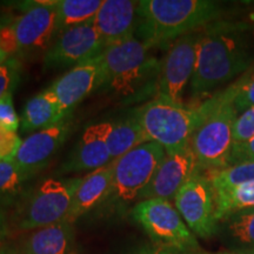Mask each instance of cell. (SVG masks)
I'll return each instance as SVG.
<instances>
[{
  "instance_id": "cell-11",
  "label": "cell",
  "mask_w": 254,
  "mask_h": 254,
  "mask_svg": "<svg viewBox=\"0 0 254 254\" xmlns=\"http://www.w3.org/2000/svg\"><path fill=\"white\" fill-rule=\"evenodd\" d=\"M105 50L93 21L69 27L60 33L44 57L45 68L73 67Z\"/></svg>"
},
{
  "instance_id": "cell-28",
  "label": "cell",
  "mask_w": 254,
  "mask_h": 254,
  "mask_svg": "<svg viewBox=\"0 0 254 254\" xmlns=\"http://www.w3.org/2000/svg\"><path fill=\"white\" fill-rule=\"evenodd\" d=\"M20 74V64L14 57L8 58L0 65V99L13 93Z\"/></svg>"
},
{
  "instance_id": "cell-2",
  "label": "cell",
  "mask_w": 254,
  "mask_h": 254,
  "mask_svg": "<svg viewBox=\"0 0 254 254\" xmlns=\"http://www.w3.org/2000/svg\"><path fill=\"white\" fill-rule=\"evenodd\" d=\"M222 17L224 6L212 0H140L136 31L139 39L152 49L167 47Z\"/></svg>"
},
{
  "instance_id": "cell-13",
  "label": "cell",
  "mask_w": 254,
  "mask_h": 254,
  "mask_svg": "<svg viewBox=\"0 0 254 254\" xmlns=\"http://www.w3.org/2000/svg\"><path fill=\"white\" fill-rule=\"evenodd\" d=\"M198 172L200 171L190 146L166 152L150 184L139 196V201L153 198L172 201L178 190Z\"/></svg>"
},
{
  "instance_id": "cell-20",
  "label": "cell",
  "mask_w": 254,
  "mask_h": 254,
  "mask_svg": "<svg viewBox=\"0 0 254 254\" xmlns=\"http://www.w3.org/2000/svg\"><path fill=\"white\" fill-rule=\"evenodd\" d=\"M67 112L51 92L44 90L25 104L21 112V128L26 133H36L51 128L67 118Z\"/></svg>"
},
{
  "instance_id": "cell-15",
  "label": "cell",
  "mask_w": 254,
  "mask_h": 254,
  "mask_svg": "<svg viewBox=\"0 0 254 254\" xmlns=\"http://www.w3.org/2000/svg\"><path fill=\"white\" fill-rule=\"evenodd\" d=\"M138 5L134 0H103L93 25L104 47L135 37L138 27Z\"/></svg>"
},
{
  "instance_id": "cell-33",
  "label": "cell",
  "mask_w": 254,
  "mask_h": 254,
  "mask_svg": "<svg viewBox=\"0 0 254 254\" xmlns=\"http://www.w3.org/2000/svg\"><path fill=\"white\" fill-rule=\"evenodd\" d=\"M249 161H254V136L249 141L243 142V144L233 145L230 160H228V166L241 163H249Z\"/></svg>"
},
{
  "instance_id": "cell-34",
  "label": "cell",
  "mask_w": 254,
  "mask_h": 254,
  "mask_svg": "<svg viewBox=\"0 0 254 254\" xmlns=\"http://www.w3.org/2000/svg\"><path fill=\"white\" fill-rule=\"evenodd\" d=\"M9 227L7 217H6L4 206L0 205V240H2L8 234Z\"/></svg>"
},
{
  "instance_id": "cell-30",
  "label": "cell",
  "mask_w": 254,
  "mask_h": 254,
  "mask_svg": "<svg viewBox=\"0 0 254 254\" xmlns=\"http://www.w3.org/2000/svg\"><path fill=\"white\" fill-rule=\"evenodd\" d=\"M12 94L13 93H8L0 99V127L8 132L17 133L20 127V117L14 110Z\"/></svg>"
},
{
  "instance_id": "cell-19",
  "label": "cell",
  "mask_w": 254,
  "mask_h": 254,
  "mask_svg": "<svg viewBox=\"0 0 254 254\" xmlns=\"http://www.w3.org/2000/svg\"><path fill=\"white\" fill-rule=\"evenodd\" d=\"M21 254H77L73 224L62 221L31 231L24 240Z\"/></svg>"
},
{
  "instance_id": "cell-10",
  "label": "cell",
  "mask_w": 254,
  "mask_h": 254,
  "mask_svg": "<svg viewBox=\"0 0 254 254\" xmlns=\"http://www.w3.org/2000/svg\"><path fill=\"white\" fill-rule=\"evenodd\" d=\"M185 224L195 237L211 238L218 231L213 187L202 172L194 174L173 199Z\"/></svg>"
},
{
  "instance_id": "cell-1",
  "label": "cell",
  "mask_w": 254,
  "mask_h": 254,
  "mask_svg": "<svg viewBox=\"0 0 254 254\" xmlns=\"http://www.w3.org/2000/svg\"><path fill=\"white\" fill-rule=\"evenodd\" d=\"M254 66V24L220 20L200 31L190 93L204 97Z\"/></svg>"
},
{
  "instance_id": "cell-35",
  "label": "cell",
  "mask_w": 254,
  "mask_h": 254,
  "mask_svg": "<svg viewBox=\"0 0 254 254\" xmlns=\"http://www.w3.org/2000/svg\"><path fill=\"white\" fill-rule=\"evenodd\" d=\"M166 252V249H163V247H158V246H147L144 247V249L138 250L136 252L132 253V254H165Z\"/></svg>"
},
{
  "instance_id": "cell-32",
  "label": "cell",
  "mask_w": 254,
  "mask_h": 254,
  "mask_svg": "<svg viewBox=\"0 0 254 254\" xmlns=\"http://www.w3.org/2000/svg\"><path fill=\"white\" fill-rule=\"evenodd\" d=\"M20 144L21 139L18 133L8 132L0 127V160L13 158Z\"/></svg>"
},
{
  "instance_id": "cell-12",
  "label": "cell",
  "mask_w": 254,
  "mask_h": 254,
  "mask_svg": "<svg viewBox=\"0 0 254 254\" xmlns=\"http://www.w3.org/2000/svg\"><path fill=\"white\" fill-rule=\"evenodd\" d=\"M19 52H33L51 46L58 27V11L55 1H34L12 20Z\"/></svg>"
},
{
  "instance_id": "cell-3",
  "label": "cell",
  "mask_w": 254,
  "mask_h": 254,
  "mask_svg": "<svg viewBox=\"0 0 254 254\" xmlns=\"http://www.w3.org/2000/svg\"><path fill=\"white\" fill-rule=\"evenodd\" d=\"M218 99L219 92L201 104L186 106L155 95L135 110L134 117L148 140L163 146L166 152H172L190 146L192 135L214 109Z\"/></svg>"
},
{
  "instance_id": "cell-21",
  "label": "cell",
  "mask_w": 254,
  "mask_h": 254,
  "mask_svg": "<svg viewBox=\"0 0 254 254\" xmlns=\"http://www.w3.org/2000/svg\"><path fill=\"white\" fill-rule=\"evenodd\" d=\"M227 252L254 254V207L239 209L218 222V231Z\"/></svg>"
},
{
  "instance_id": "cell-38",
  "label": "cell",
  "mask_w": 254,
  "mask_h": 254,
  "mask_svg": "<svg viewBox=\"0 0 254 254\" xmlns=\"http://www.w3.org/2000/svg\"><path fill=\"white\" fill-rule=\"evenodd\" d=\"M246 5H249L250 6V8L252 9V15H251V17H252V19H253V21H251V23H253L254 24V1H250V2H245Z\"/></svg>"
},
{
  "instance_id": "cell-24",
  "label": "cell",
  "mask_w": 254,
  "mask_h": 254,
  "mask_svg": "<svg viewBox=\"0 0 254 254\" xmlns=\"http://www.w3.org/2000/svg\"><path fill=\"white\" fill-rule=\"evenodd\" d=\"M204 174L207 177L214 192L239 189L254 183V161L231 165Z\"/></svg>"
},
{
  "instance_id": "cell-23",
  "label": "cell",
  "mask_w": 254,
  "mask_h": 254,
  "mask_svg": "<svg viewBox=\"0 0 254 254\" xmlns=\"http://www.w3.org/2000/svg\"><path fill=\"white\" fill-rule=\"evenodd\" d=\"M103 0H57L59 32L93 21Z\"/></svg>"
},
{
  "instance_id": "cell-27",
  "label": "cell",
  "mask_w": 254,
  "mask_h": 254,
  "mask_svg": "<svg viewBox=\"0 0 254 254\" xmlns=\"http://www.w3.org/2000/svg\"><path fill=\"white\" fill-rule=\"evenodd\" d=\"M233 104L239 112L254 106V66L233 82Z\"/></svg>"
},
{
  "instance_id": "cell-25",
  "label": "cell",
  "mask_w": 254,
  "mask_h": 254,
  "mask_svg": "<svg viewBox=\"0 0 254 254\" xmlns=\"http://www.w3.org/2000/svg\"><path fill=\"white\" fill-rule=\"evenodd\" d=\"M215 215L218 222L239 209L254 207V183L222 192H214Z\"/></svg>"
},
{
  "instance_id": "cell-17",
  "label": "cell",
  "mask_w": 254,
  "mask_h": 254,
  "mask_svg": "<svg viewBox=\"0 0 254 254\" xmlns=\"http://www.w3.org/2000/svg\"><path fill=\"white\" fill-rule=\"evenodd\" d=\"M101 66V53L73 66L68 72L47 87L62 105L64 111L69 113L73 107L97 90Z\"/></svg>"
},
{
  "instance_id": "cell-31",
  "label": "cell",
  "mask_w": 254,
  "mask_h": 254,
  "mask_svg": "<svg viewBox=\"0 0 254 254\" xmlns=\"http://www.w3.org/2000/svg\"><path fill=\"white\" fill-rule=\"evenodd\" d=\"M0 51H2L8 58H12L15 56V53L19 52L12 21L0 24Z\"/></svg>"
},
{
  "instance_id": "cell-16",
  "label": "cell",
  "mask_w": 254,
  "mask_h": 254,
  "mask_svg": "<svg viewBox=\"0 0 254 254\" xmlns=\"http://www.w3.org/2000/svg\"><path fill=\"white\" fill-rule=\"evenodd\" d=\"M109 123H99L85 129L74 150L60 167L59 173H80L95 171L113 161L107 144Z\"/></svg>"
},
{
  "instance_id": "cell-39",
  "label": "cell",
  "mask_w": 254,
  "mask_h": 254,
  "mask_svg": "<svg viewBox=\"0 0 254 254\" xmlns=\"http://www.w3.org/2000/svg\"><path fill=\"white\" fill-rule=\"evenodd\" d=\"M7 59H8V57L6 56L2 51H0V65H1L2 63H5Z\"/></svg>"
},
{
  "instance_id": "cell-26",
  "label": "cell",
  "mask_w": 254,
  "mask_h": 254,
  "mask_svg": "<svg viewBox=\"0 0 254 254\" xmlns=\"http://www.w3.org/2000/svg\"><path fill=\"white\" fill-rule=\"evenodd\" d=\"M28 178L30 176L25 173L12 158L0 160V205L5 207L14 201Z\"/></svg>"
},
{
  "instance_id": "cell-36",
  "label": "cell",
  "mask_w": 254,
  "mask_h": 254,
  "mask_svg": "<svg viewBox=\"0 0 254 254\" xmlns=\"http://www.w3.org/2000/svg\"><path fill=\"white\" fill-rule=\"evenodd\" d=\"M165 254H209L201 249H190V250H168L166 249Z\"/></svg>"
},
{
  "instance_id": "cell-29",
  "label": "cell",
  "mask_w": 254,
  "mask_h": 254,
  "mask_svg": "<svg viewBox=\"0 0 254 254\" xmlns=\"http://www.w3.org/2000/svg\"><path fill=\"white\" fill-rule=\"evenodd\" d=\"M254 136V106L241 112L233 126V145L249 141Z\"/></svg>"
},
{
  "instance_id": "cell-4",
  "label": "cell",
  "mask_w": 254,
  "mask_h": 254,
  "mask_svg": "<svg viewBox=\"0 0 254 254\" xmlns=\"http://www.w3.org/2000/svg\"><path fill=\"white\" fill-rule=\"evenodd\" d=\"M152 47L132 37L106 47L101 52V66L97 90H109L128 97L141 91L152 81L158 82V62L151 55Z\"/></svg>"
},
{
  "instance_id": "cell-40",
  "label": "cell",
  "mask_w": 254,
  "mask_h": 254,
  "mask_svg": "<svg viewBox=\"0 0 254 254\" xmlns=\"http://www.w3.org/2000/svg\"><path fill=\"white\" fill-rule=\"evenodd\" d=\"M219 254H236V253H232V252H227V251H225V252H221Z\"/></svg>"
},
{
  "instance_id": "cell-5",
  "label": "cell",
  "mask_w": 254,
  "mask_h": 254,
  "mask_svg": "<svg viewBox=\"0 0 254 254\" xmlns=\"http://www.w3.org/2000/svg\"><path fill=\"white\" fill-rule=\"evenodd\" d=\"M233 84L219 92V99L194 134L190 146L194 152L200 172L221 170L228 166L233 147V126L238 111L233 104Z\"/></svg>"
},
{
  "instance_id": "cell-14",
  "label": "cell",
  "mask_w": 254,
  "mask_h": 254,
  "mask_svg": "<svg viewBox=\"0 0 254 254\" xmlns=\"http://www.w3.org/2000/svg\"><path fill=\"white\" fill-rule=\"evenodd\" d=\"M72 126L69 120L65 119L51 128L32 133L21 140L17 153L12 158L25 173L33 176L46 166L64 142L67 140Z\"/></svg>"
},
{
  "instance_id": "cell-6",
  "label": "cell",
  "mask_w": 254,
  "mask_h": 254,
  "mask_svg": "<svg viewBox=\"0 0 254 254\" xmlns=\"http://www.w3.org/2000/svg\"><path fill=\"white\" fill-rule=\"evenodd\" d=\"M81 179H46L18 202L12 224L18 231L31 232L65 221Z\"/></svg>"
},
{
  "instance_id": "cell-18",
  "label": "cell",
  "mask_w": 254,
  "mask_h": 254,
  "mask_svg": "<svg viewBox=\"0 0 254 254\" xmlns=\"http://www.w3.org/2000/svg\"><path fill=\"white\" fill-rule=\"evenodd\" d=\"M112 177V163L82 177L81 183L73 195L66 221L74 224L79 218L109 198Z\"/></svg>"
},
{
  "instance_id": "cell-37",
  "label": "cell",
  "mask_w": 254,
  "mask_h": 254,
  "mask_svg": "<svg viewBox=\"0 0 254 254\" xmlns=\"http://www.w3.org/2000/svg\"><path fill=\"white\" fill-rule=\"evenodd\" d=\"M0 254H21V253L20 251L11 249V247L8 246H1L0 247Z\"/></svg>"
},
{
  "instance_id": "cell-9",
  "label": "cell",
  "mask_w": 254,
  "mask_h": 254,
  "mask_svg": "<svg viewBox=\"0 0 254 254\" xmlns=\"http://www.w3.org/2000/svg\"><path fill=\"white\" fill-rule=\"evenodd\" d=\"M200 31L178 38L167 46L159 67L157 95L184 104V92L195 69Z\"/></svg>"
},
{
  "instance_id": "cell-22",
  "label": "cell",
  "mask_w": 254,
  "mask_h": 254,
  "mask_svg": "<svg viewBox=\"0 0 254 254\" xmlns=\"http://www.w3.org/2000/svg\"><path fill=\"white\" fill-rule=\"evenodd\" d=\"M148 141L147 135L134 116L123 122L109 123L107 144L113 160Z\"/></svg>"
},
{
  "instance_id": "cell-7",
  "label": "cell",
  "mask_w": 254,
  "mask_h": 254,
  "mask_svg": "<svg viewBox=\"0 0 254 254\" xmlns=\"http://www.w3.org/2000/svg\"><path fill=\"white\" fill-rule=\"evenodd\" d=\"M166 151L154 141L145 142L112 161L113 177L109 198L118 207H127L138 200L150 184Z\"/></svg>"
},
{
  "instance_id": "cell-8",
  "label": "cell",
  "mask_w": 254,
  "mask_h": 254,
  "mask_svg": "<svg viewBox=\"0 0 254 254\" xmlns=\"http://www.w3.org/2000/svg\"><path fill=\"white\" fill-rule=\"evenodd\" d=\"M132 217L154 245L168 250L199 249L198 240L176 206L166 199H145L133 206Z\"/></svg>"
}]
</instances>
